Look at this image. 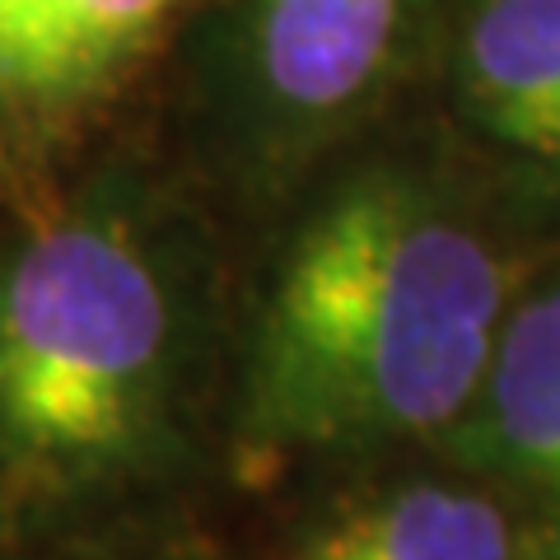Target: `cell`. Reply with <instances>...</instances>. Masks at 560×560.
<instances>
[{
    "label": "cell",
    "mask_w": 560,
    "mask_h": 560,
    "mask_svg": "<svg viewBox=\"0 0 560 560\" xmlns=\"http://www.w3.org/2000/svg\"><path fill=\"white\" fill-rule=\"evenodd\" d=\"M523 280L444 173L360 160L280 234L248 313L234 434L253 463L434 440L471 407Z\"/></svg>",
    "instance_id": "6da1fadb"
},
{
    "label": "cell",
    "mask_w": 560,
    "mask_h": 560,
    "mask_svg": "<svg viewBox=\"0 0 560 560\" xmlns=\"http://www.w3.org/2000/svg\"><path fill=\"white\" fill-rule=\"evenodd\" d=\"M201 248L131 168H98L0 238V514L51 523L160 486L191 440Z\"/></svg>",
    "instance_id": "7a4b0ae2"
},
{
    "label": "cell",
    "mask_w": 560,
    "mask_h": 560,
    "mask_svg": "<svg viewBox=\"0 0 560 560\" xmlns=\"http://www.w3.org/2000/svg\"><path fill=\"white\" fill-rule=\"evenodd\" d=\"M440 0H210L201 121L243 187L304 183L407 80Z\"/></svg>",
    "instance_id": "3957f363"
},
{
    "label": "cell",
    "mask_w": 560,
    "mask_h": 560,
    "mask_svg": "<svg viewBox=\"0 0 560 560\" xmlns=\"http://www.w3.org/2000/svg\"><path fill=\"white\" fill-rule=\"evenodd\" d=\"M201 0H0V150L38 160L145 75Z\"/></svg>",
    "instance_id": "277c9868"
},
{
    "label": "cell",
    "mask_w": 560,
    "mask_h": 560,
    "mask_svg": "<svg viewBox=\"0 0 560 560\" xmlns=\"http://www.w3.org/2000/svg\"><path fill=\"white\" fill-rule=\"evenodd\" d=\"M440 448L514 504L533 560H560V267L523 280L481 388Z\"/></svg>",
    "instance_id": "5b68a950"
},
{
    "label": "cell",
    "mask_w": 560,
    "mask_h": 560,
    "mask_svg": "<svg viewBox=\"0 0 560 560\" xmlns=\"http://www.w3.org/2000/svg\"><path fill=\"white\" fill-rule=\"evenodd\" d=\"M448 94L490 160L560 197V0H467L448 38Z\"/></svg>",
    "instance_id": "8992f818"
},
{
    "label": "cell",
    "mask_w": 560,
    "mask_h": 560,
    "mask_svg": "<svg viewBox=\"0 0 560 560\" xmlns=\"http://www.w3.org/2000/svg\"><path fill=\"white\" fill-rule=\"evenodd\" d=\"M285 560H533L510 500L477 471H397L323 500Z\"/></svg>",
    "instance_id": "52a82bcc"
}]
</instances>
